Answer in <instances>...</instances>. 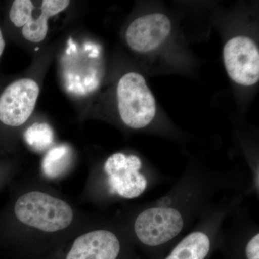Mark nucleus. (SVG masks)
<instances>
[{
  "instance_id": "f257e3e1",
  "label": "nucleus",
  "mask_w": 259,
  "mask_h": 259,
  "mask_svg": "<svg viewBox=\"0 0 259 259\" xmlns=\"http://www.w3.org/2000/svg\"><path fill=\"white\" fill-rule=\"evenodd\" d=\"M120 120L134 130L146 128L157 115L156 98L142 74L130 71L121 76L116 88Z\"/></svg>"
},
{
  "instance_id": "f03ea898",
  "label": "nucleus",
  "mask_w": 259,
  "mask_h": 259,
  "mask_svg": "<svg viewBox=\"0 0 259 259\" xmlns=\"http://www.w3.org/2000/svg\"><path fill=\"white\" fill-rule=\"evenodd\" d=\"M15 214L25 226L54 233L66 229L72 223L74 213L69 204L44 192H28L20 196Z\"/></svg>"
},
{
  "instance_id": "7ed1b4c3",
  "label": "nucleus",
  "mask_w": 259,
  "mask_h": 259,
  "mask_svg": "<svg viewBox=\"0 0 259 259\" xmlns=\"http://www.w3.org/2000/svg\"><path fill=\"white\" fill-rule=\"evenodd\" d=\"M143 168L144 163L137 155H111L104 166L110 192L125 199L137 198L144 194L149 181Z\"/></svg>"
},
{
  "instance_id": "20e7f679",
  "label": "nucleus",
  "mask_w": 259,
  "mask_h": 259,
  "mask_svg": "<svg viewBox=\"0 0 259 259\" xmlns=\"http://www.w3.org/2000/svg\"><path fill=\"white\" fill-rule=\"evenodd\" d=\"M223 63L230 79L243 87L256 84L259 80V49L253 38L245 35L232 37L225 44Z\"/></svg>"
},
{
  "instance_id": "39448f33",
  "label": "nucleus",
  "mask_w": 259,
  "mask_h": 259,
  "mask_svg": "<svg viewBox=\"0 0 259 259\" xmlns=\"http://www.w3.org/2000/svg\"><path fill=\"white\" fill-rule=\"evenodd\" d=\"M171 32V20L166 14L148 13L131 22L126 30L125 40L134 52L151 54L164 45Z\"/></svg>"
},
{
  "instance_id": "423d86ee",
  "label": "nucleus",
  "mask_w": 259,
  "mask_h": 259,
  "mask_svg": "<svg viewBox=\"0 0 259 259\" xmlns=\"http://www.w3.org/2000/svg\"><path fill=\"white\" fill-rule=\"evenodd\" d=\"M39 93L33 79L24 78L10 83L0 96V121L11 127L23 125L35 109Z\"/></svg>"
},
{
  "instance_id": "0eeeda50",
  "label": "nucleus",
  "mask_w": 259,
  "mask_h": 259,
  "mask_svg": "<svg viewBox=\"0 0 259 259\" xmlns=\"http://www.w3.org/2000/svg\"><path fill=\"white\" fill-rule=\"evenodd\" d=\"M226 209L217 211L199 223L179 242L165 259H205L210 252L213 237L218 236L220 223Z\"/></svg>"
},
{
  "instance_id": "6e6552de",
  "label": "nucleus",
  "mask_w": 259,
  "mask_h": 259,
  "mask_svg": "<svg viewBox=\"0 0 259 259\" xmlns=\"http://www.w3.org/2000/svg\"><path fill=\"white\" fill-rule=\"evenodd\" d=\"M120 249V240L113 232L95 230L75 240L66 259H117Z\"/></svg>"
},
{
  "instance_id": "1a4fd4ad",
  "label": "nucleus",
  "mask_w": 259,
  "mask_h": 259,
  "mask_svg": "<svg viewBox=\"0 0 259 259\" xmlns=\"http://www.w3.org/2000/svg\"><path fill=\"white\" fill-rule=\"evenodd\" d=\"M67 0H44L42 2L41 13L36 18H32L22 30L23 37L31 42H40L45 39L49 30L48 21L69 7Z\"/></svg>"
},
{
  "instance_id": "9d476101",
  "label": "nucleus",
  "mask_w": 259,
  "mask_h": 259,
  "mask_svg": "<svg viewBox=\"0 0 259 259\" xmlns=\"http://www.w3.org/2000/svg\"><path fill=\"white\" fill-rule=\"evenodd\" d=\"M71 148L66 145H60L51 148L42 162V169L46 176L56 178L67 169L71 163Z\"/></svg>"
},
{
  "instance_id": "9b49d317",
  "label": "nucleus",
  "mask_w": 259,
  "mask_h": 259,
  "mask_svg": "<svg viewBox=\"0 0 259 259\" xmlns=\"http://www.w3.org/2000/svg\"><path fill=\"white\" fill-rule=\"evenodd\" d=\"M27 144L36 151L47 149L54 141V132L47 123H35L30 126L24 134Z\"/></svg>"
},
{
  "instance_id": "f8f14e48",
  "label": "nucleus",
  "mask_w": 259,
  "mask_h": 259,
  "mask_svg": "<svg viewBox=\"0 0 259 259\" xmlns=\"http://www.w3.org/2000/svg\"><path fill=\"white\" fill-rule=\"evenodd\" d=\"M33 4L29 0H15L10 11V18L16 27H23L32 20Z\"/></svg>"
},
{
  "instance_id": "ddd939ff",
  "label": "nucleus",
  "mask_w": 259,
  "mask_h": 259,
  "mask_svg": "<svg viewBox=\"0 0 259 259\" xmlns=\"http://www.w3.org/2000/svg\"><path fill=\"white\" fill-rule=\"evenodd\" d=\"M247 259H259V233L252 235L245 247Z\"/></svg>"
},
{
  "instance_id": "4468645a",
  "label": "nucleus",
  "mask_w": 259,
  "mask_h": 259,
  "mask_svg": "<svg viewBox=\"0 0 259 259\" xmlns=\"http://www.w3.org/2000/svg\"><path fill=\"white\" fill-rule=\"evenodd\" d=\"M5 41L2 33L1 29H0V56L3 55V51L5 50Z\"/></svg>"
}]
</instances>
